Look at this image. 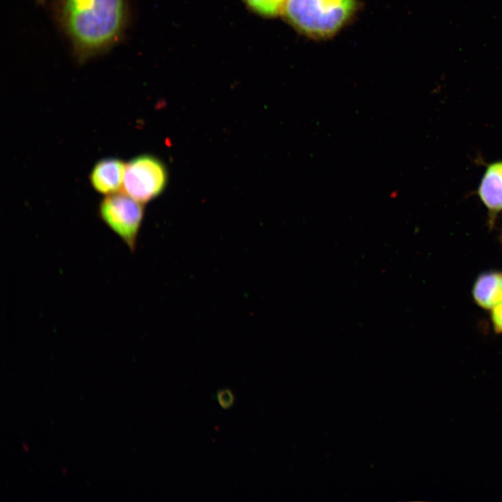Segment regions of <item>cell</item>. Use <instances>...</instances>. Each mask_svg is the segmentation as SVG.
<instances>
[{"instance_id": "cell-1", "label": "cell", "mask_w": 502, "mask_h": 502, "mask_svg": "<svg viewBox=\"0 0 502 502\" xmlns=\"http://www.w3.org/2000/svg\"><path fill=\"white\" fill-rule=\"evenodd\" d=\"M62 26L80 62L109 49L121 36L127 19L125 0H62Z\"/></svg>"}, {"instance_id": "cell-2", "label": "cell", "mask_w": 502, "mask_h": 502, "mask_svg": "<svg viewBox=\"0 0 502 502\" xmlns=\"http://www.w3.org/2000/svg\"><path fill=\"white\" fill-rule=\"evenodd\" d=\"M354 7V0H288L283 13L302 32L324 37L336 32Z\"/></svg>"}, {"instance_id": "cell-3", "label": "cell", "mask_w": 502, "mask_h": 502, "mask_svg": "<svg viewBox=\"0 0 502 502\" xmlns=\"http://www.w3.org/2000/svg\"><path fill=\"white\" fill-rule=\"evenodd\" d=\"M126 193L105 195L98 206L101 220L133 252L144 215V206Z\"/></svg>"}, {"instance_id": "cell-4", "label": "cell", "mask_w": 502, "mask_h": 502, "mask_svg": "<svg viewBox=\"0 0 502 502\" xmlns=\"http://www.w3.org/2000/svg\"><path fill=\"white\" fill-rule=\"evenodd\" d=\"M167 180L164 163L155 156L144 154L126 164L123 188L128 195L144 204L163 192Z\"/></svg>"}, {"instance_id": "cell-5", "label": "cell", "mask_w": 502, "mask_h": 502, "mask_svg": "<svg viewBox=\"0 0 502 502\" xmlns=\"http://www.w3.org/2000/svg\"><path fill=\"white\" fill-rule=\"evenodd\" d=\"M478 195L487 209L492 227L502 211V160L488 165L478 188Z\"/></svg>"}, {"instance_id": "cell-6", "label": "cell", "mask_w": 502, "mask_h": 502, "mask_svg": "<svg viewBox=\"0 0 502 502\" xmlns=\"http://www.w3.org/2000/svg\"><path fill=\"white\" fill-rule=\"evenodd\" d=\"M126 166L123 161L116 158L99 160L90 173L91 185L97 192L105 195L119 192L123 187Z\"/></svg>"}, {"instance_id": "cell-7", "label": "cell", "mask_w": 502, "mask_h": 502, "mask_svg": "<svg viewBox=\"0 0 502 502\" xmlns=\"http://www.w3.org/2000/svg\"><path fill=\"white\" fill-rule=\"evenodd\" d=\"M472 296L476 303L482 308L492 309L502 301V273L489 271L476 277Z\"/></svg>"}, {"instance_id": "cell-8", "label": "cell", "mask_w": 502, "mask_h": 502, "mask_svg": "<svg viewBox=\"0 0 502 502\" xmlns=\"http://www.w3.org/2000/svg\"><path fill=\"white\" fill-rule=\"evenodd\" d=\"M256 13L268 17L277 16L284 13L288 0H244Z\"/></svg>"}, {"instance_id": "cell-9", "label": "cell", "mask_w": 502, "mask_h": 502, "mask_svg": "<svg viewBox=\"0 0 502 502\" xmlns=\"http://www.w3.org/2000/svg\"><path fill=\"white\" fill-rule=\"evenodd\" d=\"M216 398L220 406L224 409H230L235 402L234 394L232 390L229 388L218 390L216 394Z\"/></svg>"}, {"instance_id": "cell-10", "label": "cell", "mask_w": 502, "mask_h": 502, "mask_svg": "<svg viewBox=\"0 0 502 502\" xmlns=\"http://www.w3.org/2000/svg\"><path fill=\"white\" fill-rule=\"evenodd\" d=\"M491 321L496 333H502V301L492 308Z\"/></svg>"}, {"instance_id": "cell-11", "label": "cell", "mask_w": 502, "mask_h": 502, "mask_svg": "<svg viewBox=\"0 0 502 502\" xmlns=\"http://www.w3.org/2000/svg\"><path fill=\"white\" fill-rule=\"evenodd\" d=\"M38 3L43 4L45 0H36Z\"/></svg>"}, {"instance_id": "cell-12", "label": "cell", "mask_w": 502, "mask_h": 502, "mask_svg": "<svg viewBox=\"0 0 502 502\" xmlns=\"http://www.w3.org/2000/svg\"><path fill=\"white\" fill-rule=\"evenodd\" d=\"M500 241H501V242L502 243V229H501V234H500Z\"/></svg>"}]
</instances>
